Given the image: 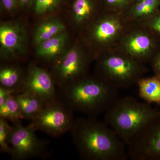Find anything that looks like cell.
I'll use <instances>...</instances> for the list:
<instances>
[{"mask_svg": "<svg viewBox=\"0 0 160 160\" xmlns=\"http://www.w3.org/2000/svg\"><path fill=\"white\" fill-rule=\"evenodd\" d=\"M144 64H149L160 49V39L141 23H131L117 48Z\"/></svg>", "mask_w": 160, "mask_h": 160, "instance_id": "cell-7", "label": "cell"}, {"mask_svg": "<svg viewBox=\"0 0 160 160\" xmlns=\"http://www.w3.org/2000/svg\"><path fill=\"white\" fill-rule=\"evenodd\" d=\"M127 151L133 160H160V114L128 143Z\"/></svg>", "mask_w": 160, "mask_h": 160, "instance_id": "cell-10", "label": "cell"}, {"mask_svg": "<svg viewBox=\"0 0 160 160\" xmlns=\"http://www.w3.org/2000/svg\"><path fill=\"white\" fill-rule=\"evenodd\" d=\"M160 112L134 97L118 98L105 113L106 124L127 146Z\"/></svg>", "mask_w": 160, "mask_h": 160, "instance_id": "cell-3", "label": "cell"}, {"mask_svg": "<svg viewBox=\"0 0 160 160\" xmlns=\"http://www.w3.org/2000/svg\"><path fill=\"white\" fill-rule=\"evenodd\" d=\"M2 9L8 12L14 11L19 6L18 0H0Z\"/></svg>", "mask_w": 160, "mask_h": 160, "instance_id": "cell-26", "label": "cell"}, {"mask_svg": "<svg viewBox=\"0 0 160 160\" xmlns=\"http://www.w3.org/2000/svg\"><path fill=\"white\" fill-rule=\"evenodd\" d=\"M27 44V34L23 26L17 22H4L0 26L1 57L9 59L23 54Z\"/></svg>", "mask_w": 160, "mask_h": 160, "instance_id": "cell-12", "label": "cell"}, {"mask_svg": "<svg viewBox=\"0 0 160 160\" xmlns=\"http://www.w3.org/2000/svg\"><path fill=\"white\" fill-rule=\"evenodd\" d=\"M71 11L76 26L84 29L105 10L101 0H72Z\"/></svg>", "mask_w": 160, "mask_h": 160, "instance_id": "cell-13", "label": "cell"}, {"mask_svg": "<svg viewBox=\"0 0 160 160\" xmlns=\"http://www.w3.org/2000/svg\"><path fill=\"white\" fill-rule=\"evenodd\" d=\"M14 96L19 105L23 119L31 121L46 105L39 98L25 92H17Z\"/></svg>", "mask_w": 160, "mask_h": 160, "instance_id": "cell-17", "label": "cell"}, {"mask_svg": "<svg viewBox=\"0 0 160 160\" xmlns=\"http://www.w3.org/2000/svg\"><path fill=\"white\" fill-rule=\"evenodd\" d=\"M56 86L51 73L31 64L28 67L21 92L36 97L46 104L58 98Z\"/></svg>", "mask_w": 160, "mask_h": 160, "instance_id": "cell-11", "label": "cell"}, {"mask_svg": "<svg viewBox=\"0 0 160 160\" xmlns=\"http://www.w3.org/2000/svg\"><path fill=\"white\" fill-rule=\"evenodd\" d=\"M144 1V0H133V3L137 2H141V1Z\"/></svg>", "mask_w": 160, "mask_h": 160, "instance_id": "cell-29", "label": "cell"}, {"mask_svg": "<svg viewBox=\"0 0 160 160\" xmlns=\"http://www.w3.org/2000/svg\"><path fill=\"white\" fill-rule=\"evenodd\" d=\"M130 24L124 14L104 11L83 29L82 41L97 59L117 48Z\"/></svg>", "mask_w": 160, "mask_h": 160, "instance_id": "cell-4", "label": "cell"}, {"mask_svg": "<svg viewBox=\"0 0 160 160\" xmlns=\"http://www.w3.org/2000/svg\"><path fill=\"white\" fill-rule=\"evenodd\" d=\"M160 0H144L134 2L124 13L130 23H141L160 9Z\"/></svg>", "mask_w": 160, "mask_h": 160, "instance_id": "cell-15", "label": "cell"}, {"mask_svg": "<svg viewBox=\"0 0 160 160\" xmlns=\"http://www.w3.org/2000/svg\"><path fill=\"white\" fill-rule=\"evenodd\" d=\"M141 24L150 29L160 39V9L151 17Z\"/></svg>", "mask_w": 160, "mask_h": 160, "instance_id": "cell-24", "label": "cell"}, {"mask_svg": "<svg viewBox=\"0 0 160 160\" xmlns=\"http://www.w3.org/2000/svg\"><path fill=\"white\" fill-rule=\"evenodd\" d=\"M19 6L22 7H27L31 6L33 0H18Z\"/></svg>", "mask_w": 160, "mask_h": 160, "instance_id": "cell-28", "label": "cell"}, {"mask_svg": "<svg viewBox=\"0 0 160 160\" xmlns=\"http://www.w3.org/2000/svg\"><path fill=\"white\" fill-rule=\"evenodd\" d=\"M25 76L22 69L18 66H4L0 69V85L1 86L12 89L16 92H21Z\"/></svg>", "mask_w": 160, "mask_h": 160, "instance_id": "cell-18", "label": "cell"}, {"mask_svg": "<svg viewBox=\"0 0 160 160\" xmlns=\"http://www.w3.org/2000/svg\"><path fill=\"white\" fill-rule=\"evenodd\" d=\"M58 91V98L72 111L90 117L105 113L118 98V89L97 76L88 75Z\"/></svg>", "mask_w": 160, "mask_h": 160, "instance_id": "cell-2", "label": "cell"}, {"mask_svg": "<svg viewBox=\"0 0 160 160\" xmlns=\"http://www.w3.org/2000/svg\"><path fill=\"white\" fill-rule=\"evenodd\" d=\"M73 112L58 98L46 104L29 125L36 131L59 137L71 130L75 120Z\"/></svg>", "mask_w": 160, "mask_h": 160, "instance_id": "cell-8", "label": "cell"}, {"mask_svg": "<svg viewBox=\"0 0 160 160\" xmlns=\"http://www.w3.org/2000/svg\"><path fill=\"white\" fill-rule=\"evenodd\" d=\"M139 95L145 102L160 105V77L154 75L141 78L136 84Z\"/></svg>", "mask_w": 160, "mask_h": 160, "instance_id": "cell-16", "label": "cell"}, {"mask_svg": "<svg viewBox=\"0 0 160 160\" xmlns=\"http://www.w3.org/2000/svg\"><path fill=\"white\" fill-rule=\"evenodd\" d=\"M64 0H33L31 6L35 13L42 15L55 11L62 4Z\"/></svg>", "mask_w": 160, "mask_h": 160, "instance_id": "cell-21", "label": "cell"}, {"mask_svg": "<svg viewBox=\"0 0 160 160\" xmlns=\"http://www.w3.org/2000/svg\"><path fill=\"white\" fill-rule=\"evenodd\" d=\"M15 93L14 90L0 86V106H2L10 96Z\"/></svg>", "mask_w": 160, "mask_h": 160, "instance_id": "cell-27", "label": "cell"}, {"mask_svg": "<svg viewBox=\"0 0 160 160\" xmlns=\"http://www.w3.org/2000/svg\"><path fill=\"white\" fill-rule=\"evenodd\" d=\"M9 136L10 155L13 159L23 160L42 157L47 153V144L39 139L30 125L24 126L21 120L13 123Z\"/></svg>", "mask_w": 160, "mask_h": 160, "instance_id": "cell-9", "label": "cell"}, {"mask_svg": "<svg viewBox=\"0 0 160 160\" xmlns=\"http://www.w3.org/2000/svg\"><path fill=\"white\" fill-rule=\"evenodd\" d=\"M66 30L65 24L61 20L51 18L40 23L36 28L33 35L35 44H39L60 34Z\"/></svg>", "mask_w": 160, "mask_h": 160, "instance_id": "cell-19", "label": "cell"}, {"mask_svg": "<svg viewBox=\"0 0 160 160\" xmlns=\"http://www.w3.org/2000/svg\"><path fill=\"white\" fill-rule=\"evenodd\" d=\"M69 38L65 30L60 34L42 42L37 45L36 54L44 61L54 62L64 53Z\"/></svg>", "mask_w": 160, "mask_h": 160, "instance_id": "cell-14", "label": "cell"}, {"mask_svg": "<svg viewBox=\"0 0 160 160\" xmlns=\"http://www.w3.org/2000/svg\"><path fill=\"white\" fill-rule=\"evenodd\" d=\"M93 57L82 41L75 43L53 62L52 77L59 89L87 75Z\"/></svg>", "mask_w": 160, "mask_h": 160, "instance_id": "cell-6", "label": "cell"}, {"mask_svg": "<svg viewBox=\"0 0 160 160\" xmlns=\"http://www.w3.org/2000/svg\"><path fill=\"white\" fill-rule=\"evenodd\" d=\"M104 10L124 14L133 3V0H101Z\"/></svg>", "mask_w": 160, "mask_h": 160, "instance_id": "cell-22", "label": "cell"}, {"mask_svg": "<svg viewBox=\"0 0 160 160\" xmlns=\"http://www.w3.org/2000/svg\"><path fill=\"white\" fill-rule=\"evenodd\" d=\"M155 75L160 77V49L149 63Z\"/></svg>", "mask_w": 160, "mask_h": 160, "instance_id": "cell-25", "label": "cell"}, {"mask_svg": "<svg viewBox=\"0 0 160 160\" xmlns=\"http://www.w3.org/2000/svg\"><path fill=\"white\" fill-rule=\"evenodd\" d=\"M12 126L8 121L0 118V150L2 152L10 154L11 148L9 145V136Z\"/></svg>", "mask_w": 160, "mask_h": 160, "instance_id": "cell-23", "label": "cell"}, {"mask_svg": "<svg viewBox=\"0 0 160 160\" xmlns=\"http://www.w3.org/2000/svg\"><path fill=\"white\" fill-rule=\"evenodd\" d=\"M80 157L85 160H126L127 146L106 123L97 118H80L70 130Z\"/></svg>", "mask_w": 160, "mask_h": 160, "instance_id": "cell-1", "label": "cell"}, {"mask_svg": "<svg viewBox=\"0 0 160 160\" xmlns=\"http://www.w3.org/2000/svg\"><path fill=\"white\" fill-rule=\"evenodd\" d=\"M0 118L10 121L12 124L23 119L21 108L14 94L10 96L2 106H0Z\"/></svg>", "mask_w": 160, "mask_h": 160, "instance_id": "cell-20", "label": "cell"}, {"mask_svg": "<svg viewBox=\"0 0 160 160\" xmlns=\"http://www.w3.org/2000/svg\"><path fill=\"white\" fill-rule=\"evenodd\" d=\"M97 60L96 75L118 89L136 85L148 70L146 64L117 49L103 53Z\"/></svg>", "mask_w": 160, "mask_h": 160, "instance_id": "cell-5", "label": "cell"}]
</instances>
